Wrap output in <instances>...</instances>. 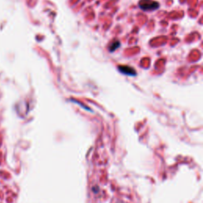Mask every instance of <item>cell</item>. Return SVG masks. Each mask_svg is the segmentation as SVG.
<instances>
[{
	"instance_id": "obj_3",
	"label": "cell",
	"mask_w": 203,
	"mask_h": 203,
	"mask_svg": "<svg viewBox=\"0 0 203 203\" xmlns=\"http://www.w3.org/2000/svg\"><path fill=\"white\" fill-rule=\"evenodd\" d=\"M119 46H120V42H118V41H114V42H113V43L110 45V46L109 47V52H111L112 53L113 51H115L117 48L119 47Z\"/></svg>"
},
{
	"instance_id": "obj_1",
	"label": "cell",
	"mask_w": 203,
	"mask_h": 203,
	"mask_svg": "<svg viewBox=\"0 0 203 203\" xmlns=\"http://www.w3.org/2000/svg\"><path fill=\"white\" fill-rule=\"evenodd\" d=\"M139 6L143 10H154L160 6V4L152 0H141Z\"/></svg>"
},
{
	"instance_id": "obj_2",
	"label": "cell",
	"mask_w": 203,
	"mask_h": 203,
	"mask_svg": "<svg viewBox=\"0 0 203 203\" xmlns=\"http://www.w3.org/2000/svg\"><path fill=\"white\" fill-rule=\"evenodd\" d=\"M118 70H119L121 73L127 75V76H133L137 75L136 70L129 66H118Z\"/></svg>"
}]
</instances>
